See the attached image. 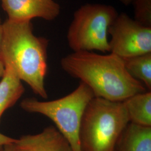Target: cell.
I'll list each match as a JSON object with an SVG mask.
<instances>
[{
    "label": "cell",
    "mask_w": 151,
    "mask_h": 151,
    "mask_svg": "<svg viewBox=\"0 0 151 151\" xmlns=\"http://www.w3.org/2000/svg\"><path fill=\"white\" fill-rule=\"evenodd\" d=\"M3 30L0 60L10 64L35 94L47 99L45 78L48 40L34 34L30 21L7 19L3 23Z\"/></svg>",
    "instance_id": "cell-2"
},
{
    "label": "cell",
    "mask_w": 151,
    "mask_h": 151,
    "mask_svg": "<svg viewBox=\"0 0 151 151\" xmlns=\"http://www.w3.org/2000/svg\"><path fill=\"white\" fill-rule=\"evenodd\" d=\"M14 151H73L68 141L55 126L40 133L22 135L14 143Z\"/></svg>",
    "instance_id": "cell-8"
},
{
    "label": "cell",
    "mask_w": 151,
    "mask_h": 151,
    "mask_svg": "<svg viewBox=\"0 0 151 151\" xmlns=\"http://www.w3.org/2000/svg\"><path fill=\"white\" fill-rule=\"evenodd\" d=\"M5 72L0 81V123L3 114L13 106L25 92L22 81L10 64L5 63Z\"/></svg>",
    "instance_id": "cell-9"
},
{
    "label": "cell",
    "mask_w": 151,
    "mask_h": 151,
    "mask_svg": "<svg viewBox=\"0 0 151 151\" xmlns=\"http://www.w3.org/2000/svg\"><path fill=\"white\" fill-rule=\"evenodd\" d=\"M116 151H151V127L129 123L119 138Z\"/></svg>",
    "instance_id": "cell-10"
},
{
    "label": "cell",
    "mask_w": 151,
    "mask_h": 151,
    "mask_svg": "<svg viewBox=\"0 0 151 151\" xmlns=\"http://www.w3.org/2000/svg\"><path fill=\"white\" fill-rule=\"evenodd\" d=\"M60 65L67 74L86 84L95 97L123 102L146 91L145 85L130 75L123 59L111 53L73 52L62 58Z\"/></svg>",
    "instance_id": "cell-1"
},
{
    "label": "cell",
    "mask_w": 151,
    "mask_h": 151,
    "mask_svg": "<svg viewBox=\"0 0 151 151\" xmlns=\"http://www.w3.org/2000/svg\"><path fill=\"white\" fill-rule=\"evenodd\" d=\"M129 123L151 127V91L138 93L123 101Z\"/></svg>",
    "instance_id": "cell-11"
},
{
    "label": "cell",
    "mask_w": 151,
    "mask_h": 151,
    "mask_svg": "<svg viewBox=\"0 0 151 151\" xmlns=\"http://www.w3.org/2000/svg\"><path fill=\"white\" fill-rule=\"evenodd\" d=\"M120 2L123 4L124 5H129L131 3H133L135 0H119Z\"/></svg>",
    "instance_id": "cell-18"
},
{
    "label": "cell",
    "mask_w": 151,
    "mask_h": 151,
    "mask_svg": "<svg viewBox=\"0 0 151 151\" xmlns=\"http://www.w3.org/2000/svg\"><path fill=\"white\" fill-rule=\"evenodd\" d=\"M129 123L123 102L93 97L81 120L80 151H116L119 138Z\"/></svg>",
    "instance_id": "cell-3"
},
{
    "label": "cell",
    "mask_w": 151,
    "mask_h": 151,
    "mask_svg": "<svg viewBox=\"0 0 151 151\" xmlns=\"http://www.w3.org/2000/svg\"><path fill=\"white\" fill-rule=\"evenodd\" d=\"M118 13L113 6L87 4L75 11L67 34L68 46L73 52H110L108 31Z\"/></svg>",
    "instance_id": "cell-5"
},
{
    "label": "cell",
    "mask_w": 151,
    "mask_h": 151,
    "mask_svg": "<svg viewBox=\"0 0 151 151\" xmlns=\"http://www.w3.org/2000/svg\"><path fill=\"white\" fill-rule=\"evenodd\" d=\"M15 140L16 139L9 137L0 133V151H4L5 146L14 143Z\"/></svg>",
    "instance_id": "cell-14"
},
{
    "label": "cell",
    "mask_w": 151,
    "mask_h": 151,
    "mask_svg": "<svg viewBox=\"0 0 151 151\" xmlns=\"http://www.w3.org/2000/svg\"><path fill=\"white\" fill-rule=\"evenodd\" d=\"M135 21L151 27V0H135L133 2Z\"/></svg>",
    "instance_id": "cell-13"
},
{
    "label": "cell",
    "mask_w": 151,
    "mask_h": 151,
    "mask_svg": "<svg viewBox=\"0 0 151 151\" xmlns=\"http://www.w3.org/2000/svg\"><path fill=\"white\" fill-rule=\"evenodd\" d=\"M4 151H14V143L5 146Z\"/></svg>",
    "instance_id": "cell-17"
},
{
    "label": "cell",
    "mask_w": 151,
    "mask_h": 151,
    "mask_svg": "<svg viewBox=\"0 0 151 151\" xmlns=\"http://www.w3.org/2000/svg\"><path fill=\"white\" fill-rule=\"evenodd\" d=\"M2 6L9 20L30 21L39 17L52 20L60 15V5L53 0H2Z\"/></svg>",
    "instance_id": "cell-7"
},
{
    "label": "cell",
    "mask_w": 151,
    "mask_h": 151,
    "mask_svg": "<svg viewBox=\"0 0 151 151\" xmlns=\"http://www.w3.org/2000/svg\"><path fill=\"white\" fill-rule=\"evenodd\" d=\"M3 34H4L3 24L1 23V19H0V54H1V51L2 39H3Z\"/></svg>",
    "instance_id": "cell-15"
},
{
    "label": "cell",
    "mask_w": 151,
    "mask_h": 151,
    "mask_svg": "<svg viewBox=\"0 0 151 151\" xmlns=\"http://www.w3.org/2000/svg\"><path fill=\"white\" fill-rule=\"evenodd\" d=\"M125 69L134 78L151 90V53L123 59Z\"/></svg>",
    "instance_id": "cell-12"
},
{
    "label": "cell",
    "mask_w": 151,
    "mask_h": 151,
    "mask_svg": "<svg viewBox=\"0 0 151 151\" xmlns=\"http://www.w3.org/2000/svg\"><path fill=\"white\" fill-rule=\"evenodd\" d=\"M94 97L91 90L80 82L74 91L63 97L51 101H39L29 97L22 101L20 106L27 112L39 114L51 120L68 141L73 151H80L81 120L87 105Z\"/></svg>",
    "instance_id": "cell-4"
},
{
    "label": "cell",
    "mask_w": 151,
    "mask_h": 151,
    "mask_svg": "<svg viewBox=\"0 0 151 151\" xmlns=\"http://www.w3.org/2000/svg\"><path fill=\"white\" fill-rule=\"evenodd\" d=\"M110 53L122 59L151 53V27L141 25L125 13L118 14L109 27Z\"/></svg>",
    "instance_id": "cell-6"
},
{
    "label": "cell",
    "mask_w": 151,
    "mask_h": 151,
    "mask_svg": "<svg viewBox=\"0 0 151 151\" xmlns=\"http://www.w3.org/2000/svg\"><path fill=\"white\" fill-rule=\"evenodd\" d=\"M5 70V68L4 63L1 60H0V77H2L4 75Z\"/></svg>",
    "instance_id": "cell-16"
}]
</instances>
